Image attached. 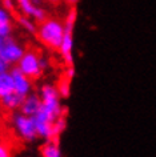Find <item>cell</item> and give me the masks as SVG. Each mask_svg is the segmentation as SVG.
Instances as JSON below:
<instances>
[{"label":"cell","instance_id":"cell-1","mask_svg":"<svg viewBox=\"0 0 156 157\" xmlns=\"http://www.w3.org/2000/svg\"><path fill=\"white\" fill-rule=\"evenodd\" d=\"M35 36L45 48L51 51H59L64 36V23L55 17H47L37 24Z\"/></svg>","mask_w":156,"mask_h":157},{"label":"cell","instance_id":"cell-2","mask_svg":"<svg viewBox=\"0 0 156 157\" xmlns=\"http://www.w3.org/2000/svg\"><path fill=\"white\" fill-rule=\"evenodd\" d=\"M76 19L77 10L76 7H71L64 19V36L59 48V53L67 67L73 65V29H75Z\"/></svg>","mask_w":156,"mask_h":157},{"label":"cell","instance_id":"cell-3","mask_svg":"<svg viewBox=\"0 0 156 157\" xmlns=\"http://www.w3.org/2000/svg\"><path fill=\"white\" fill-rule=\"evenodd\" d=\"M11 121H12V128L15 133L21 141H24V143H35L39 139L33 117L27 116L21 112H14Z\"/></svg>","mask_w":156,"mask_h":157},{"label":"cell","instance_id":"cell-4","mask_svg":"<svg viewBox=\"0 0 156 157\" xmlns=\"http://www.w3.org/2000/svg\"><path fill=\"white\" fill-rule=\"evenodd\" d=\"M40 56L41 53H39L36 49H25L24 55L16 64L18 68L32 81L39 80L44 73L40 65Z\"/></svg>","mask_w":156,"mask_h":157},{"label":"cell","instance_id":"cell-5","mask_svg":"<svg viewBox=\"0 0 156 157\" xmlns=\"http://www.w3.org/2000/svg\"><path fill=\"white\" fill-rule=\"evenodd\" d=\"M24 52H25L24 47L16 39L10 36L4 39V43H3L2 49H0V56L4 59L11 67H15L21 59V56L24 55Z\"/></svg>","mask_w":156,"mask_h":157},{"label":"cell","instance_id":"cell-6","mask_svg":"<svg viewBox=\"0 0 156 157\" xmlns=\"http://www.w3.org/2000/svg\"><path fill=\"white\" fill-rule=\"evenodd\" d=\"M11 76L14 80V92L20 95L21 97H25L27 95H29L31 92H33V84L32 80L29 77H27L16 65L12 67L10 69Z\"/></svg>","mask_w":156,"mask_h":157},{"label":"cell","instance_id":"cell-7","mask_svg":"<svg viewBox=\"0 0 156 157\" xmlns=\"http://www.w3.org/2000/svg\"><path fill=\"white\" fill-rule=\"evenodd\" d=\"M40 107H41V100H40L39 93L31 92L29 95H27L24 99H23V103L20 105V108H19V112L24 113L27 116L33 117L40 111Z\"/></svg>","mask_w":156,"mask_h":157},{"label":"cell","instance_id":"cell-8","mask_svg":"<svg viewBox=\"0 0 156 157\" xmlns=\"http://www.w3.org/2000/svg\"><path fill=\"white\" fill-rule=\"evenodd\" d=\"M12 31H14L12 13L0 6V36L3 39L10 37Z\"/></svg>","mask_w":156,"mask_h":157},{"label":"cell","instance_id":"cell-9","mask_svg":"<svg viewBox=\"0 0 156 157\" xmlns=\"http://www.w3.org/2000/svg\"><path fill=\"white\" fill-rule=\"evenodd\" d=\"M23 99H24V97H21L20 95L12 92V93H10V95L0 99V107L7 112H16V111H19V108H20Z\"/></svg>","mask_w":156,"mask_h":157},{"label":"cell","instance_id":"cell-10","mask_svg":"<svg viewBox=\"0 0 156 157\" xmlns=\"http://www.w3.org/2000/svg\"><path fill=\"white\" fill-rule=\"evenodd\" d=\"M41 157H63L57 140H45L40 147Z\"/></svg>","mask_w":156,"mask_h":157},{"label":"cell","instance_id":"cell-11","mask_svg":"<svg viewBox=\"0 0 156 157\" xmlns=\"http://www.w3.org/2000/svg\"><path fill=\"white\" fill-rule=\"evenodd\" d=\"M16 23L20 28L24 31V32L29 33V35H36V31H37V23L33 20L32 17L29 16H25V15H19L16 17Z\"/></svg>","mask_w":156,"mask_h":157},{"label":"cell","instance_id":"cell-12","mask_svg":"<svg viewBox=\"0 0 156 157\" xmlns=\"http://www.w3.org/2000/svg\"><path fill=\"white\" fill-rule=\"evenodd\" d=\"M12 92H14V80L12 76H11V72L7 71V72L0 73V99Z\"/></svg>","mask_w":156,"mask_h":157},{"label":"cell","instance_id":"cell-13","mask_svg":"<svg viewBox=\"0 0 156 157\" xmlns=\"http://www.w3.org/2000/svg\"><path fill=\"white\" fill-rule=\"evenodd\" d=\"M56 88L59 91V95L61 96V99H68L69 95H71V80L63 76L59 80Z\"/></svg>","mask_w":156,"mask_h":157},{"label":"cell","instance_id":"cell-14","mask_svg":"<svg viewBox=\"0 0 156 157\" xmlns=\"http://www.w3.org/2000/svg\"><path fill=\"white\" fill-rule=\"evenodd\" d=\"M65 127H67V117H65V115L57 117L55 123H53V139L59 140L61 133L65 131Z\"/></svg>","mask_w":156,"mask_h":157},{"label":"cell","instance_id":"cell-15","mask_svg":"<svg viewBox=\"0 0 156 157\" xmlns=\"http://www.w3.org/2000/svg\"><path fill=\"white\" fill-rule=\"evenodd\" d=\"M0 6L4 10L10 11L11 13L15 12V10H16V2L15 0H0Z\"/></svg>","mask_w":156,"mask_h":157},{"label":"cell","instance_id":"cell-16","mask_svg":"<svg viewBox=\"0 0 156 157\" xmlns=\"http://www.w3.org/2000/svg\"><path fill=\"white\" fill-rule=\"evenodd\" d=\"M0 157H12L11 148L4 143V141H0Z\"/></svg>","mask_w":156,"mask_h":157},{"label":"cell","instance_id":"cell-17","mask_svg":"<svg viewBox=\"0 0 156 157\" xmlns=\"http://www.w3.org/2000/svg\"><path fill=\"white\" fill-rule=\"evenodd\" d=\"M10 69H11V65L2 56H0V73L7 72V71H10Z\"/></svg>","mask_w":156,"mask_h":157},{"label":"cell","instance_id":"cell-18","mask_svg":"<svg viewBox=\"0 0 156 157\" xmlns=\"http://www.w3.org/2000/svg\"><path fill=\"white\" fill-rule=\"evenodd\" d=\"M40 65H41V68H43L44 72L49 68V60L47 59V56H44V55H41L40 56Z\"/></svg>","mask_w":156,"mask_h":157},{"label":"cell","instance_id":"cell-19","mask_svg":"<svg viewBox=\"0 0 156 157\" xmlns=\"http://www.w3.org/2000/svg\"><path fill=\"white\" fill-rule=\"evenodd\" d=\"M73 76H75V68H73V65L67 67V69H65V73H64V77H67V78H69V80H72Z\"/></svg>","mask_w":156,"mask_h":157},{"label":"cell","instance_id":"cell-20","mask_svg":"<svg viewBox=\"0 0 156 157\" xmlns=\"http://www.w3.org/2000/svg\"><path fill=\"white\" fill-rule=\"evenodd\" d=\"M65 4H68L69 7H76L77 3H79V0H64Z\"/></svg>","mask_w":156,"mask_h":157},{"label":"cell","instance_id":"cell-21","mask_svg":"<svg viewBox=\"0 0 156 157\" xmlns=\"http://www.w3.org/2000/svg\"><path fill=\"white\" fill-rule=\"evenodd\" d=\"M48 3H51V4H57V3H60V0H47Z\"/></svg>","mask_w":156,"mask_h":157},{"label":"cell","instance_id":"cell-22","mask_svg":"<svg viewBox=\"0 0 156 157\" xmlns=\"http://www.w3.org/2000/svg\"><path fill=\"white\" fill-rule=\"evenodd\" d=\"M3 43H4V39H3L2 36H0V49H2V45H3Z\"/></svg>","mask_w":156,"mask_h":157},{"label":"cell","instance_id":"cell-23","mask_svg":"<svg viewBox=\"0 0 156 157\" xmlns=\"http://www.w3.org/2000/svg\"><path fill=\"white\" fill-rule=\"evenodd\" d=\"M28 157H31V156H28Z\"/></svg>","mask_w":156,"mask_h":157}]
</instances>
